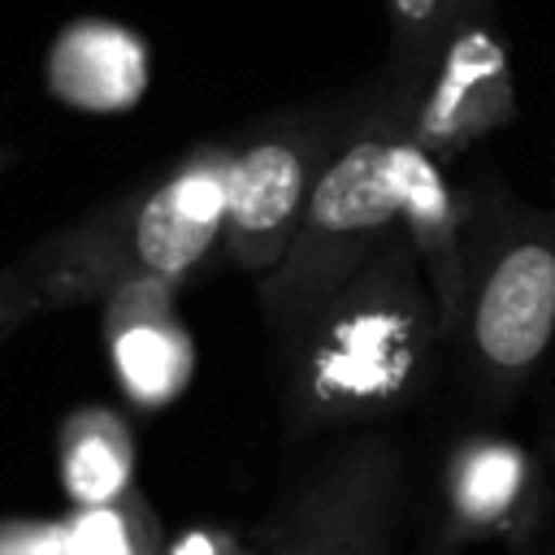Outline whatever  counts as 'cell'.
Returning a JSON list of instances; mask_svg holds the SVG:
<instances>
[{
	"label": "cell",
	"mask_w": 555,
	"mask_h": 555,
	"mask_svg": "<svg viewBox=\"0 0 555 555\" xmlns=\"http://www.w3.org/2000/svg\"><path fill=\"white\" fill-rule=\"evenodd\" d=\"M447 334L429 273L399 225L282 343V412L291 434L369 425L425 390Z\"/></svg>",
	"instance_id": "obj_1"
},
{
	"label": "cell",
	"mask_w": 555,
	"mask_h": 555,
	"mask_svg": "<svg viewBox=\"0 0 555 555\" xmlns=\"http://www.w3.org/2000/svg\"><path fill=\"white\" fill-rule=\"evenodd\" d=\"M416 87L421 82L390 74L382 78V91L364 104L356 130L317 173L286 256L256 278L273 347L399 230L412 165L421 156V143L412 139Z\"/></svg>",
	"instance_id": "obj_2"
},
{
	"label": "cell",
	"mask_w": 555,
	"mask_h": 555,
	"mask_svg": "<svg viewBox=\"0 0 555 555\" xmlns=\"http://www.w3.org/2000/svg\"><path fill=\"white\" fill-rule=\"evenodd\" d=\"M234 143L191 147L165 178L78 217L26 251L48 312L104 299L130 278L186 282L225 225V178Z\"/></svg>",
	"instance_id": "obj_3"
},
{
	"label": "cell",
	"mask_w": 555,
	"mask_h": 555,
	"mask_svg": "<svg viewBox=\"0 0 555 555\" xmlns=\"http://www.w3.org/2000/svg\"><path fill=\"white\" fill-rule=\"evenodd\" d=\"M473 386L512 399L555 338V217L507 208L464 230L460 321Z\"/></svg>",
	"instance_id": "obj_4"
},
{
	"label": "cell",
	"mask_w": 555,
	"mask_h": 555,
	"mask_svg": "<svg viewBox=\"0 0 555 555\" xmlns=\"http://www.w3.org/2000/svg\"><path fill=\"white\" fill-rule=\"evenodd\" d=\"M408 460L390 434H351L282 499L260 555H395Z\"/></svg>",
	"instance_id": "obj_5"
},
{
	"label": "cell",
	"mask_w": 555,
	"mask_h": 555,
	"mask_svg": "<svg viewBox=\"0 0 555 555\" xmlns=\"http://www.w3.org/2000/svg\"><path fill=\"white\" fill-rule=\"evenodd\" d=\"M364 104L356 108H312L278 117L234 143L225 178V225L221 251L234 269L264 278L291 247L295 225L308 208L312 182L325 160L356 130Z\"/></svg>",
	"instance_id": "obj_6"
},
{
	"label": "cell",
	"mask_w": 555,
	"mask_h": 555,
	"mask_svg": "<svg viewBox=\"0 0 555 555\" xmlns=\"http://www.w3.org/2000/svg\"><path fill=\"white\" fill-rule=\"evenodd\" d=\"M516 113L512 61L486 9L468 13L447 30L434 61L421 74L412 104V139L429 156L460 152L481 134L499 130Z\"/></svg>",
	"instance_id": "obj_7"
},
{
	"label": "cell",
	"mask_w": 555,
	"mask_h": 555,
	"mask_svg": "<svg viewBox=\"0 0 555 555\" xmlns=\"http://www.w3.org/2000/svg\"><path fill=\"white\" fill-rule=\"evenodd\" d=\"M100 330L113 377L139 412L169 408L191 373L195 343L178 317V282L130 278L100 299Z\"/></svg>",
	"instance_id": "obj_8"
},
{
	"label": "cell",
	"mask_w": 555,
	"mask_h": 555,
	"mask_svg": "<svg viewBox=\"0 0 555 555\" xmlns=\"http://www.w3.org/2000/svg\"><path fill=\"white\" fill-rule=\"evenodd\" d=\"M48 91L82 113H121L147 91V48L134 30L78 17L48 48Z\"/></svg>",
	"instance_id": "obj_9"
},
{
	"label": "cell",
	"mask_w": 555,
	"mask_h": 555,
	"mask_svg": "<svg viewBox=\"0 0 555 555\" xmlns=\"http://www.w3.org/2000/svg\"><path fill=\"white\" fill-rule=\"evenodd\" d=\"M533 468L516 442L503 438H464L442 468V520L451 538H486L499 529L520 533L529 516Z\"/></svg>",
	"instance_id": "obj_10"
},
{
	"label": "cell",
	"mask_w": 555,
	"mask_h": 555,
	"mask_svg": "<svg viewBox=\"0 0 555 555\" xmlns=\"http://www.w3.org/2000/svg\"><path fill=\"white\" fill-rule=\"evenodd\" d=\"M56 473L69 507H100L134 490V434L104 403L74 408L56 429Z\"/></svg>",
	"instance_id": "obj_11"
},
{
	"label": "cell",
	"mask_w": 555,
	"mask_h": 555,
	"mask_svg": "<svg viewBox=\"0 0 555 555\" xmlns=\"http://www.w3.org/2000/svg\"><path fill=\"white\" fill-rule=\"evenodd\" d=\"M165 533L156 512L139 490L100 503V507H69L56 520V555H160Z\"/></svg>",
	"instance_id": "obj_12"
},
{
	"label": "cell",
	"mask_w": 555,
	"mask_h": 555,
	"mask_svg": "<svg viewBox=\"0 0 555 555\" xmlns=\"http://www.w3.org/2000/svg\"><path fill=\"white\" fill-rule=\"evenodd\" d=\"M382 9L390 22V78L421 82L447 30L486 9V0H382Z\"/></svg>",
	"instance_id": "obj_13"
},
{
	"label": "cell",
	"mask_w": 555,
	"mask_h": 555,
	"mask_svg": "<svg viewBox=\"0 0 555 555\" xmlns=\"http://www.w3.org/2000/svg\"><path fill=\"white\" fill-rule=\"evenodd\" d=\"M43 312H48V299H43V291L35 282L30 260L22 256V260L0 264V343L13 338L26 321H35Z\"/></svg>",
	"instance_id": "obj_14"
},
{
	"label": "cell",
	"mask_w": 555,
	"mask_h": 555,
	"mask_svg": "<svg viewBox=\"0 0 555 555\" xmlns=\"http://www.w3.org/2000/svg\"><path fill=\"white\" fill-rule=\"evenodd\" d=\"M0 555H56V520H39V516L0 520Z\"/></svg>",
	"instance_id": "obj_15"
},
{
	"label": "cell",
	"mask_w": 555,
	"mask_h": 555,
	"mask_svg": "<svg viewBox=\"0 0 555 555\" xmlns=\"http://www.w3.org/2000/svg\"><path fill=\"white\" fill-rule=\"evenodd\" d=\"M507 555H555V551L546 546V538H542L538 529H525V533H516V538L507 542Z\"/></svg>",
	"instance_id": "obj_16"
},
{
	"label": "cell",
	"mask_w": 555,
	"mask_h": 555,
	"mask_svg": "<svg viewBox=\"0 0 555 555\" xmlns=\"http://www.w3.org/2000/svg\"><path fill=\"white\" fill-rule=\"evenodd\" d=\"M9 160H13V147H0V173L9 169Z\"/></svg>",
	"instance_id": "obj_17"
},
{
	"label": "cell",
	"mask_w": 555,
	"mask_h": 555,
	"mask_svg": "<svg viewBox=\"0 0 555 555\" xmlns=\"http://www.w3.org/2000/svg\"><path fill=\"white\" fill-rule=\"evenodd\" d=\"M160 555H169V551H160Z\"/></svg>",
	"instance_id": "obj_18"
}]
</instances>
